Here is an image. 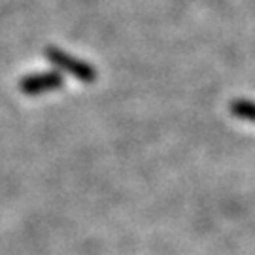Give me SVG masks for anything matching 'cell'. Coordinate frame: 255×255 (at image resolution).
Wrapping results in <instances>:
<instances>
[{"label":"cell","mask_w":255,"mask_h":255,"mask_svg":"<svg viewBox=\"0 0 255 255\" xmlns=\"http://www.w3.org/2000/svg\"><path fill=\"white\" fill-rule=\"evenodd\" d=\"M235 112H237L240 118H248L255 121V104H250V102L235 104Z\"/></svg>","instance_id":"obj_3"},{"label":"cell","mask_w":255,"mask_h":255,"mask_svg":"<svg viewBox=\"0 0 255 255\" xmlns=\"http://www.w3.org/2000/svg\"><path fill=\"white\" fill-rule=\"evenodd\" d=\"M46 57L57 66V68H63V70L70 72L72 76L80 78V80H83V82H91L93 78H95V72L91 70V66H87V64L82 63V61H76V59H72L70 55L63 53L61 49L49 47V49L46 51Z\"/></svg>","instance_id":"obj_1"},{"label":"cell","mask_w":255,"mask_h":255,"mask_svg":"<svg viewBox=\"0 0 255 255\" xmlns=\"http://www.w3.org/2000/svg\"><path fill=\"white\" fill-rule=\"evenodd\" d=\"M61 83H63V80H61L59 74H53V72L32 74V76H27L21 82V91L25 93V95H40V93L59 89Z\"/></svg>","instance_id":"obj_2"}]
</instances>
